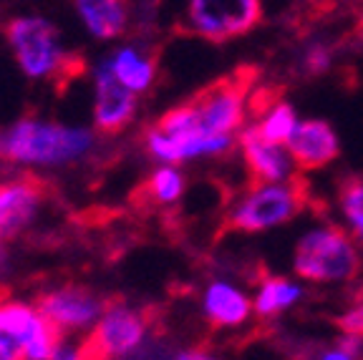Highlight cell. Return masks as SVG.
<instances>
[{
    "label": "cell",
    "instance_id": "6da1fadb",
    "mask_svg": "<svg viewBox=\"0 0 363 360\" xmlns=\"http://www.w3.org/2000/svg\"><path fill=\"white\" fill-rule=\"evenodd\" d=\"M91 147L94 134L89 129L35 118H23L11 129L0 131V157L16 164L58 167L81 159Z\"/></svg>",
    "mask_w": 363,
    "mask_h": 360
},
{
    "label": "cell",
    "instance_id": "7a4b0ae2",
    "mask_svg": "<svg viewBox=\"0 0 363 360\" xmlns=\"http://www.w3.org/2000/svg\"><path fill=\"white\" fill-rule=\"evenodd\" d=\"M313 202L311 184L303 174H295L280 184H265L250 189V194L225 220V230L257 235L272 227L288 225Z\"/></svg>",
    "mask_w": 363,
    "mask_h": 360
},
{
    "label": "cell",
    "instance_id": "3957f363",
    "mask_svg": "<svg viewBox=\"0 0 363 360\" xmlns=\"http://www.w3.org/2000/svg\"><path fill=\"white\" fill-rule=\"evenodd\" d=\"M293 270L308 282H348L361 272V254L343 227L323 225L295 244Z\"/></svg>",
    "mask_w": 363,
    "mask_h": 360
},
{
    "label": "cell",
    "instance_id": "277c9868",
    "mask_svg": "<svg viewBox=\"0 0 363 360\" xmlns=\"http://www.w3.org/2000/svg\"><path fill=\"white\" fill-rule=\"evenodd\" d=\"M257 79H260L257 66H240L189 99L192 108L197 111L199 129L212 136H233L242 126L245 101L255 91Z\"/></svg>",
    "mask_w": 363,
    "mask_h": 360
},
{
    "label": "cell",
    "instance_id": "5b68a950",
    "mask_svg": "<svg viewBox=\"0 0 363 360\" xmlns=\"http://www.w3.org/2000/svg\"><path fill=\"white\" fill-rule=\"evenodd\" d=\"M6 38L18 66L28 79L66 76L68 66H76L74 56L63 51L58 30L38 16L11 21L6 28Z\"/></svg>",
    "mask_w": 363,
    "mask_h": 360
},
{
    "label": "cell",
    "instance_id": "8992f818",
    "mask_svg": "<svg viewBox=\"0 0 363 360\" xmlns=\"http://www.w3.org/2000/svg\"><path fill=\"white\" fill-rule=\"evenodd\" d=\"M262 0H189L187 26L210 43H227L252 33L262 23Z\"/></svg>",
    "mask_w": 363,
    "mask_h": 360
},
{
    "label": "cell",
    "instance_id": "52a82bcc",
    "mask_svg": "<svg viewBox=\"0 0 363 360\" xmlns=\"http://www.w3.org/2000/svg\"><path fill=\"white\" fill-rule=\"evenodd\" d=\"M147 332L149 320L144 317L142 310L121 303L108 305L84 345L89 348L94 360H119L142 348Z\"/></svg>",
    "mask_w": 363,
    "mask_h": 360
},
{
    "label": "cell",
    "instance_id": "ba28073f",
    "mask_svg": "<svg viewBox=\"0 0 363 360\" xmlns=\"http://www.w3.org/2000/svg\"><path fill=\"white\" fill-rule=\"evenodd\" d=\"M0 332L21 345L26 360H51L61 343V332L40 308L23 300H0Z\"/></svg>",
    "mask_w": 363,
    "mask_h": 360
},
{
    "label": "cell",
    "instance_id": "9c48e42d",
    "mask_svg": "<svg viewBox=\"0 0 363 360\" xmlns=\"http://www.w3.org/2000/svg\"><path fill=\"white\" fill-rule=\"evenodd\" d=\"M38 308L61 335L91 332L106 310L96 295H91L89 290H81V287L51 290L40 298Z\"/></svg>",
    "mask_w": 363,
    "mask_h": 360
},
{
    "label": "cell",
    "instance_id": "30bf717a",
    "mask_svg": "<svg viewBox=\"0 0 363 360\" xmlns=\"http://www.w3.org/2000/svg\"><path fill=\"white\" fill-rule=\"evenodd\" d=\"M288 154L301 171H318L340 157V141L328 121L308 118L298 124L293 139L288 141Z\"/></svg>",
    "mask_w": 363,
    "mask_h": 360
},
{
    "label": "cell",
    "instance_id": "8fae6325",
    "mask_svg": "<svg viewBox=\"0 0 363 360\" xmlns=\"http://www.w3.org/2000/svg\"><path fill=\"white\" fill-rule=\"evenodd\" d=\"M240 149H242L245 169L250 176V189L290 179V162H293L290 154L283 147L267 144L257 126H250L240 134Z\"/></svg>",
    "mask_w": 363,
    "mask_h": 360
},
{
    "label": "cell",
    "instance_id": "7c38bea8",
    "mask_svg": "<svg viewBox=\"0 0 363 360\" xmlns=\"http://www.w3.org/2000/svg\"><path fill=\"white\" fill-rule=\"evenodd\" d=\"M94 118L104 134H116L124 126L131 124L136 113V94H131L126 86L116 81V76L108 71L106 63H101L94 81Z\"/></svg>",
    "mask_w": 363,
    "mask_h": 360
},
{
    "label": "cell",
    "instance_id": "4fadbf2b",
    "mask_svg": "<svg viewBox=\"0 0 363 360\" xmlns=\"http://www.w3.org/2000/svg\"><path fill=\"white\" fill-rule=\"evenodd\" d=\"M202 313L215 327H240L250 320L252 298L227 280H215L204 287Z\"/></svg>",
    "mask_w": 363,
    "mask_h": 360
},
{
    "label": "cell",
    "instance_id": "5bb4252c",
    "mask_svg": "<svg viewBox=\"0 0 363 360\" xmlns=\"http://www.w3.org/2000/svg\"><path fill=\"white\" fill-rule=\"evenodd\" d=\"M40 204V186L35 181L0 184V242L11 240L33 222Z\"/></svg>",
    "mask_w": 363,
    "mask_h": 360
},
{
    "label": "cell",
    "instance_id": "9a60e30c",
    "mask_svg": "<svg viewBox=\"0 0 363 360\" xmlns=\"http://www.w3.org/2000/svg\"><path fill=\"white\" fill-rule=\"evenodd\" d=\"M86 30L99 40L119 38L129 23L126 0H76Z\"/></svg>",
    "mask_w": 363,
    "mask_h": 360
},
{
    "label": "cell",
    "instance_id": "2e32d148",
    "mask_svg": "<svg viewBox=\"0 0 363 360\" xmlns=\"http://www.w3.org/2000/svg\"><path fill=\"white\" fill-rule=\"evenodd\" d=\"M106 66L131 94H144L154 84V61L136 48H119L106 61Z\"/></svg>",
    "mask_w": 363,
    "mask_h": 360
},
{
    "label": "cell",
    "instance_id": "e0dca14e",
    "mask_svg": "<svg viewBox=\"0 0 363 360\" xmlns=\"http://www.w3.org/2000/svg\"><path fill=\"white\" fill-rule=\"evenodd\" d=\"M303 298V287L288 277H265L252 298V310L257 317H275L293 308Z\"/></svg>",
    "mask_w": 363,
    "mask_h": 360
},
{
    "label": "cell",
    "instance_id": "ac0fdd59",
    "mask_svg": "<svg viewBox=\"0 0 363 360\" xmlns=\"http://www.w3.org/2000/svg\"><path fill=\"white\" fill-rule=\"evenodd\" d=\"M340 212L348 220L353 237L363 244V174H343L338 179Z\"/></svg>",
    "mask_w": 363,
    "mask_h": 360
},
{
    "label": "cell",
    "instance_id": "d6986e66",
    "mask_svg": "<svg viewBox=\"0 0 363 360\" xmlns=\"http://www.w3.org/2000/svg\"><path fill=\"white\" fill-rule=\"evenodd\" d=\"M295 129H298V121H295V111L290 103H278L262 118V124H257V131H260L262 139L267 144H275V147L288 144L293 139Z\"/></svg>",
    "mask_w": 363,
    "mask_h": 360
},
{
    "label": "cell",
    "instance_id": "ffe728a7",
    "mask_svg": "<svg viewBox=\"0 0 363 360\" xmlns=\"http://www.w3.org/2000/svg\"><path fill=\"white\" fill-rule=\"evenodd\" d=\"M147 194L152 202L172 204L184 194V176L172 167H159L147 181Z\"/></svg>",
    "mask_w": 363,
    "mask_h": 360
},
{
    "label": "cell",
    "instance_id": "44dd1931",
    "mask_svg": "<svg viewBox=\"0 0 363 360\" xmlns=\"http://www.w3.org/2000/svg\"><path fill=\"white\" fill-rule=\"evenodd\" d=\"M280 96H283V86H278V84L257 86V89L252 91V94H250V99H247L250 113H252L255 118H265L272 108L278 106V103H283V101H280Z\"/></svg>",
    "mask_w": 363,
    "mask_h": 360
},
{
    "label": "cell",
    "instance_id": "7402d4cb",
    "mask_svg": "<svg viewBox=\"0 0 363 360\" xmlns=\"http://www.w3.org/2000/svg\"><path fill=\"white\" fill-rule=\"evenodd\" d=\"M330 66V51L323 43H313L303 56V68L308 76H320Z\"/></svg>",
    "mask_w": 363,
    "mask_h": 360
},
{
    "label": "cell",
    "instance_id": "603a6c76",
    "mask_svg": "<svg viewBox=\"0 0 363 360\" xmlns=\"http://www.w3.org/2000/svg\"><path fill=\"white\" fill-rule=\"evenodd\" d=\"M338 327L343 335H348V338L363 340V305H356V308L346 310V313L338 317Z\"/></svg>",
    "mask_w": 363,
    "mask_h": 360
},
{
    "label": "cell",
    "instance_id": "cb8c5ba5",
    "mask_svg": "<svg viewBox=\"0 0 363 360\" xmlns=\"http://www.w3.org/2000/svg\"><path fill=\"white\" fill-rule=\"evenodd\" d=\"M51 360H94V358H91V353H89L86 345H76V343H66V340H61Z\"/></svg>",
    "mask_w": 363,
    "mask_h": 360
},
{
    "label": "cell",
    "instance_id": "d4e9b609",
    "mask_svg": "<svg viewBox=\"0 0 363 360\" xmlns=\"http://www.w3.org/2000/svg\"><path fill=\"white\" fill-rule=\"evenodd\" d=\"M0 360H26L21 345L13 338H8V335H3V332H0Z\"/></svg>",
    "mask_w": 363,
    "mask_h": 360
},
{
    "label": "cell",
    "instance_id": "484cf974",
    "mask_svg": "<svg viewBox=\"0 0 363 360\" xmlns=\"http://www.w3.org/2000/svg\"><path fill=\"white\" fill-rule=\"evenodd\" d=\"M172 360H220L217 355L207 353V350H199V348H189V350H179Z\"/></svg>",
    "mask_w": 363,
    "mask_h": 360
},
{
    "label": "cell",
    "instance_id": "4316f807",
    "mask_svg": "<svg viewBox=\"0 0 363 360\" xmlns=\"http://www.w3.org/2000/svg\"><path fill=\"white\" fill-rule=\"evenodd\" d=\"M318 360H358V355H353V353H348L346 348H328V350H323V353L318 355Z\"/></svg>",
    "mask_w": 363,
    "mask_h": 360
},
{
    "label": "cell",
    "instance_id": "83f0119b",
    "mask_svg": "<svg viewBox=\"0 0 363 360\" xmlns=\"http://www.w3.org/2000/svg\"><path fill=\"white\" fill-rule=\"evenodd\" d=\"M6 272V252H3V244H0V275Z\"/></svg>",
    "mask_w": 363,
    "mask_h": 360
}]
</instances>
